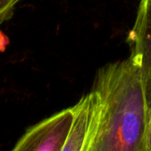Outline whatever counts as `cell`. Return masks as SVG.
<instances>
[{
  "mask_svg": "<svg viewBox=\"0 0 151 151\" xmlns=\"http://www.w3.org/2000/svg\"><path fill=\"white\" fill-rule=\"evenodd\" d=\"M20 1L22 0H0V25L12 18L15 7Z\"/></svg>",
  "mask_w": 151,
  "mask_h": 151,
  "instance_id": "5b68a950",
  "label": "cell"
},
{
  "mask_svg": "<svg viewBox=\"0 0 151 151\" xmlns=\"http://www.w3.org/2000/svg\"><path fill=\"white\" fill-rule=\"evenodd\" d=\"M132 58L139 65L148 82L151 81V0H141L134 25L127 36Z\"/></svg>",
  "mask_w": 151,
  "mask_h": 151,
  "instance_id": "277c9868",
  "label": "cell"
},
{
  "mask_svg": "<svg viewBox=\"0 0 151 151\" xmlns=\"http://www.w3.org/2000/svg\"><path fill=\"white\" fill-rule=\"evenodd\" d=\"M73 111H60L26 130L18 140L14 151H63L67 141Z\"/></svg>",
  "mask_w": 151,
  "mask_h": 151,
  "instance_id": "7a4b0ae2",
  "label": "cell"
},
{
  "mask_svg": "<svg viewBox=\"0 0 151 151\" xmlns=\"http://www.w3.org/2000/svg\"><path fill=\"white\" fill-rule=\"evenodd\" d=\"M148 85L131 56L98 70L92 90L100 97L101 115L89 151H146Z\"/></svg>",
  "mask_w": 151,
  "mask_h": 151,
  "instance_id": "6da1fadb",
  "label": "cell"
},
{
  "mask_svg": "<svg viewBox=\"0 0 151 151\" xmlns=\"http://www.w3.org/2000/svg\"><path fill=\"white\" fill-rule=\"evenodd\" d=\"M146 151H151V106L149 108L147 131H146Z\"/></svg>",
  "mask_w": 151,
  "mask_h": 151,
  "instance_id": "8992f818",
  "label": "cell"
},
{
  "mask_svg": "<svg viewBox=\"0 0 151 151\" xmlns=\"http://www.w3.org/2000/svg\"><path fill=\"white\" fill-rule=\"evenodd\" d=\"M72 108L73 122L63 151H89L100 123V97L91 90Z\"/></svg>",
  "mask_w": 151,
  "mask_h": 151,
  "instance_id": "3957f363",
  "label": "cell"
},
{
  "mask_svg": "<svg viewBox=\"0 0 151 151\" xmlns=\"http://www.w3.org/2000/svg\"><path fill=\"white\" fill-rule=\"evenodd\" d=\"M9 43H10L9 37L2 30H0V52H4L6 50Z\"/></svg>",
  "mask_w": 151,
  "mask_h": 151,
  "instance_id": "52a82bcc",
  "label": "cell"
}]
</instances>
